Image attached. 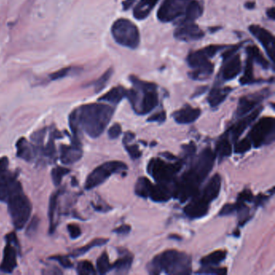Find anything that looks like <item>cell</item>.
I'll return each instance as SVG.
<instances>
[{
    "label": "cell",
    "instance_id": "cell-52",
    "mask_svg": "<svg viewBox=\"0 0 275 275\" xmlns=\"http://www.w3.org/2000/svg\"><path fill=\"white\" fill-rule=\"evenodd\" d=\"M166 111H159L158 113L151 115L147 119L148 122H157V123H163L166 120Z\"/></svg>",
    "mask_w": 275,
    "mask_h": 275
},
{
    "label": "cell",
    "instance_id": "cell-1",
    "mask_svg": "<svg viewBox=\"0 0 275 275\" xmlns=\"http://www.w3.org/2000/svg\"><path fill=\"white\" fill-rule=\"evenodd\" d=\"M114 115V108L104 103L84 104L70 115L69 124L74 136L83 131L91 138H97L105 131Z\"/></svg>",
    "mask_w": 275,
    "mask_h": 275
},
{
    "label": "cell",
    "instance_id": "cell-50",
    "mask_svg": "<svg viewBox=\"0 0 275 275\" xmlns=\"http://www.w3.org/2000/svg\"><path fill=\"white\" fill-rule=\"evenodd\" d=\"M122 132V127L119 123H114L113 125L111 126L108 129V136H109L110 139L111 140H114V139H116V138H119L120 134Z\"/></svg>",
    "mask_w": 275,
    "mask_h": 275
},
{
    "label": "cell",
    "instance_id": "cell-49",
    "mask_svg": "<svg viewBox=\"0 0 275 275\" xmlns=\"http://www.w3.org/2000/svg\"><path fill=\"white\" fill-rule=\"evenodd\" d=\"M237 212V203L234 204H231V203H227L225 206L223 207L221 210L220 211L219 216L221 217H227V216H230L233 215V213Z\"/></svg>",
    "mask_w": 275,
    "mask_h": 275
},
{
    "label": "cell",
    "instance_id": "cell-6",
    "mask_svg": "<svg viewBox=\"0 0 275 275\" xmlns=\"http://www.w3.org/2000/svg\"><path fill=\"white\" fill-rule=\"evenodd\" d=\"M111 34L119 45L136 49L140 44V33L138 27L129 20L118 19L111 27Z\"/></svg>",
    "mask_w": 275,
    "mask_h": 275
},
{
    "label": "cell",
    "instance_id": "cell-37",
    "mask_svg": "<svg viewBox=\"0 0 275 275\" xmlns=\"http://www.w3.org/2000/svg\"><path fill=\"white\" fill-rule=\"evenodd\" d=\"M253 63V61L252 58L248 56L246 63H245V70H244V75L240 79V83H241V85H247V84L254 83Z\"/></svg>",
    "mask_w": 275,
    "mask_h": 275
},
{
    "label": "cell",
    "instance_id": "cell-25",
    "mask_svg": "<svg viewBox=\"0 0 275 275\" xmlns=\"http://www.w3.org/2000/svg\"><path fill=\"white\" fill-rule=\"evenodd\" d=\"M231 87H214L208 96V102L212 107H217L225 101L231 93Z\"/></svg>",
    "mask_w": 275,
    "mask_h": 275
},
{
    "label": "cell",
    "instance_id": "cell-21",
    "mask_svg": "<svg viewBox=\"0 0 275 275\" xmlns=\"http://www.w3.org/2000/svg\"><path fill=\"white\" fill-rule=\"evenodd\" d=\"M200 115L201 110L199 108L186 105L181 109L174 112L172 116L174 121L179 124H189V123H194L199 118Z\"/></svg>",
    "mask_w": 275,
    "mask_h": 275
},
{
    "label": "cell",
    "instance_id": "cell-38",
    "mask_svg": "<svg viewBox=\"0 0 275 275\" xmlns=\"http://www.w3.org/2000/svg\"><path fill=\"white\" fill-rule=\"evenodd\" d=\"M96 267L98 273L100 274H105L112 269V264L110 262L109 257L106 252H103L97 259Z\"/></svg>",
    "mask_w": 275,
    "mask_h": 275
},
{
    "label": "cell",
    "instance_id": "cell-31",
    "mask_svg": "<svg viewBox=\"0 0 275 275\" xmlns=\"http://www.w3.org/2000/svg\"><path fill=\"white\" fill-rule=\"evenodd\" d=\"M202 13V8L198 0H193L189 5L183 18L181 19L180 22H194L195 20L199 18Z\"/></svg>",
    "mask_w": 275,
    "mask_h": 275
},
{
    "label": "cell",
    "instance_id": "cell-13",
    "mask_svg": "<svg viewBox=\"0 0 275 275\" xmlns=\"http://www.w3.org/2000/svg\"><path fill=\"white\" fill-rule=\"evenodd\" d=\"M83 150L79 136H74L70 145H61L59 149V159L64 165L74 164L83 158Z\"/></svg>",
    "mask_w": 275,
    "mask_h": 275
},
{
    "label": "cell",
    "instance_id": "cell-54",
    "mask_svg": "<svg viewBox=\"0 0 275 275\" xmlns=\"http://www.w3.org/2000/svg\"><path fill=\"white\" fill-rule=\"evenodd\" d=\"M131 231V227L127 225H123L117 229H114L113 233L118 235H127Z\"/></svg>",
    "mask_w": 275,
    "mask_h": 275
},
{
    "label": "cell",
    "instance_id": "cell-23",
    "mask_svg": "<svg viewBox=\"0 0 275 275\" xmlns=\"http://www.w3.org/2000/svg\"><path fill=\"white\" fill-rule=\"evenodd\" d=\"M221 177L220 174H216L213 178H211L205 186L204 189L199 194L211 203L218 198L219 194L221 192Z\"/></svg>",
    "mask_w": 275,
    "mask_h": 275
},
{
    "label": "cell",
    "instance_id": "cell-42",
    "mask_svg": "<svg viewBox=\"0 0 275 275\" xmlns=\"http://www.w3.org/2000/svg\"><path fill=\"white\" fill-rule=\"evenodd\" d=\"M252 147V143L249 138H245L243 140L236 143L235 146V153L236 154H245L248 152Z\"/></svg>",
    "mask_w": 275,
    "mask_h": 275
},
{
    "label": "cell",
    "instance_id": "cell-17",
    "mask_svg": "<svg viewBox=\"0 0 275 275\" xmlns=\"http://www.w3.org/2000/svg\"><path fill=\"white\" fill-rule=\"evenodd\" d=\"M225 48L223 45H209L204 49L194 51L190 53L187 57V62L189 66L192 69L203 65L205 63L209 62V59L214 57L218 52L222 50Z\"/></svg>",
    "mask_w": 275,
    "mask_h": 275
},
{
    "label": "cell",
    "instance_id": "cell-28",
    "mask_svg": "<svg viewBox=\"0 0 275 275\" xmlns=\"http://www.w3.org/2000/svg\"><path fill=\"white\" fill-rule=\"evenodd\" d=\"M58 197L59 192L53 193L51 194L49 198V233L53 234L57 228V219L56 215L57 214V209H58Z\"/></svg>",
    "mask_w": 275,
    "mask_h": 275
},
{
    "label": "cell",
    "instance_id": "cell-24",
    "mask_svg": "<svg viewBox=\"0 0 275 275\" xmlns=\"http://www.w3.org/2000/svg\"><path fill=\"white\" fill-rule=\"evenodd\" d=\"M17 156L21 160L27 162H32L35 160L36 151L33 144L27 140L26 138H21L17 141Z\"/></svg>",
    "mask_w": 275,
    "mask_h": 275
},
{
    "label": "cell",
    "instance_id": "cell-39",
    "mask_svg": "<svg viewBox=\"0 0 275 275\" xmlns=\"http://www.w3.org/2000/svg\"><path fill=\"white\" fill-rule=\"evenodd\" d=\"M70 172H71L70 169L65 168L63 166H57V167L53 168L51 171V177H52L53 184L56 186H60L63 177L65 176Z\"/></svg>",
    "mask_w": 275,
    "mask_h": 275
},
{
    "label": "cell",
    "instance_id": "cell-32",
    "mask_svg": "<svg viewBox=\"0 0 275 275\" xmlns=\"http://www.w3.org/2000/svg\"><path fill=\"white\" fill-rule=\"evenodd\" d=\"M108 241H109V240L107 238L94 239L93 241H91V242L88 243L87 245L72 251V253H71V257H81L83 255L88 253V252L93 249V248H95V247L103 246V245H106Z\"/></svg>",
    "mask_w": 275,
    "mask_h": 275
},
{
    "label": "cell",
    "instance_id": "cell-60",
    "mask_svg": "<svg viewBox=\"0 0 275 275\" xmlns=\"http://www.w3.org/2000/svg\"><path fill=\"white\" fill-rule=\"evenodd\" d=\"M254 6H255L254 3L249 2V3H248V4H246V5H245V7H246L247 9H253V8H254Z\"/></svg>",
    "mask_w": 275,
    "mask_h": 275
},
{
    "label": "cell",
    "instance_id": "cell-44",
    "mask_svg": "<svg viewBox=\"0 0 275 275\" xmlns=\"http://www.w3.org/2000/svg\"><path fill=\"white\" fill-rule=\"evenodd\" d=\"M228 273L226 268H213L212 266H203L200 271H198V273H203V274H217L224 275Z\"/></svg>",
    "mask_w": 275,
    "mask_h": 275
},
{
    "label": "cell",
    "instance_id": "cell-34",
    "mask_svg": "<svg viewBox=\"0 0 275 275\" xmlns=\"http://www.w3.org/2000/svg\"><path fill=\"white\" fill-rule=\"evenodd\" d=\"M227 253L224 250H217L206 257L201 259L200 263L202 266H213L217 265L226 258Z\"/></svg>",
    "mask_w": 275,
    "mask_h": 275
},
{
    "label": "cell",
    "instance_id": "cell-29",
    "mask_svg": "<svg viewBox=\"0 0 275 275\" xmlns=\"http://www.w3.org/2000/svg\"><path fill=\"white\" fill-rule=\"evenodd\" d=\"M214 71V65L211 61L205 63L193 69L190 72V77L197 81H205L213 75Z\"/></svg>",
    "mask_w": 275,
    "mask_h": 275
},
{
    "label": "cell",
    "instance_id": "cell-55",
    "mask_svg": "<svg viewBox=\"0 0 275 275\" xmlns=\"http://www.w3.org/2000/svg\"><path fill=\"white\" fill-rule=\"evenodd\" d=\"M134 138H135V134L132 133L131 131L126 132L123 138V145L128 144L131 141L133 140Z\"/></svg>",
    "mask_w": 275,
    "mask_h": 275
},
{
    "label": "cell",
    "instance_id": "cell-8",
    "mask_svg": "<svg viewBox=\"0 0 275 275\" xmlns=\"http://www.w3.org/2000/svg\"><path fill=\"white\" fill-rule=\"evenodd\" d=\"M182 166V161L168 163L162 159L152 158L149 162L147 171L158 183H173Z\"/></svg>",
    "mask_w": 275,
    "mask_h": 275
},
{
    "label": "cell",
    "instance_id": "cell-10",
    "mask_svg": "<svg viewBox=\"0 0 275 275\" xmlns=\"http://www.w3.org/2000/svg\"><path fill=\"white\" fill-rule=\"evenodd\" d=\"M18 174L9 170L8 157L0 158V201L6 202L11 194L21 188L22 185L18 180Z\"/></svg>",
    "mask_w": 275,
    "mask_h": 275
},
{
    "label": "cell",
    "instance_id": "cell-36",
    "mask_svg": "<svg viewBox=\"0 0 275 275\" xmlns=\"http://www.w3.org/2000/svg\"><path fill=\"white\" fill-rule=\"evenodd\" d=\"M231 154H232V146H231L230 142L226 138L221 139L217 145V149H216V153H215L216 158L221 161L224 158L231 156Z\"/></svg>",
    "mask_w": 275,
    "mask_h": 275
},
{
    "label": "cell",
    "instance_id": "cell-11",
    "mask_svg": "<svg viewBox=\"0 0 275 275\" xmlns=\"http://www.w3.org/2000/svg\"><path fill=\"white\" fill-rule=\"evenodd\" d=\"M193 0H164L158 11L161 22L170 23L183 18L189 5Z\"/></svg>",
    "mask_w": 275,
    "mask_h": 275
},
{
    "label": "cell",
    "instance_id": "cell-59",
    "mask_svg": "<svg viewBox=\"0 0 275 275\" xmlns=\"http://www.w3.org/2000/svg\"><path fill=\"white\" fill-rule=\"evenodd\" d=\"M162 155L164 157V158L169 159V160H178L176 157L174 156L173 154H170V153H164V154H162Z\"/></svg>",
    "mask_w": 275,
    "mask_h": 275
},
{
    "label": "cell",
    "instance_id": "cell-20",
    "mask_svg": "<svg viewBox=\"0 0 275 275\" xmlns=\"http://www.w3.org/2000/svg\"><path fill=\"white\" fill-rule=\"evenodd\" d=\"M262 109L263 107H257L256 109L251 111L249 115L247 114L246 116H244L242 119L233 126V127L230 129V132L233 141L238 140V138L242 135L243 132L248 128L251 123L258 117V115H260Z\"/></svg>",
    "mask_w": 275,
    "mask_h": 275
},
{
    "label": "cell",
    "instance_id": "cell-51",
    "mask_svg": "<svg viewBox=\"0 0 275 275\" xmlns=\"http://www.w3.org/2000/svg\"><path fill=\"white\" fill-rule=\"evenodd\" d=\"M67 230L72 239L79 238L82 234V230L80 227L76 224H70L67 225Z\"/></svg>",
    "mask_w": 275,
    "mask_h": 275
},
{
    "label": "cell",
    "instance_id": "cell-43",
    "mask_svg": "<svg viewBox=\"0 0 275 275\" xmlns=\"http://www.w3.org/2000/svg\"><path fill=\"white\" fill-rule=\"evenodd\" d=\"M124 147H125L126 151H127V154L132 160H135V159H138V158L142 157V153L138 145L125 144Z\"/></svg>",
    "mask_w": 275,
    "mask_h": 275
},
{
    "label": "cell",
    "instance_id": "cell-48",
    "mask_svg": "<svg viewBox=\"0 0 275 275\" xmlns=\"http://www.w3.org/2000/svg\"><path fill=\"white\" fill-rule=\"evenodd\" d=\"M50 260H54V261H57V262L61 265V266L64 267L65 269H69L71 267H73V264L71 262V260H70L69 257H66V256H61V255H57V256H54V257H49Z\"/></svg>",
    "mask_w": 275,
    "mask_h": 275
},
{
    "label": "cell",
    "instance_id": "cell-18",
    "mask_svg": "<svg viewBox=\"0 0 275 275\" xmlns=\"http://www.w3.org/2000/svg\"><path fill=\"white\" fill-rule=\"evenodd\" d=\"M210 202L201 196L200 194H195L188 204L183 209L185 215L190 219H199L209 213Z\"/></svg>",
    "mask_w": 275,
    "mask_h": 275
},
{
    "label": "cell",
    "instance_id": "cell-45",
    "mask_svg": "<svg viewBox=\"0 0 275 275\" xmlns=\"http://www.w3.org/2000/svg\"><path fill=\"white\" fill-rule=\"evenodd\" d=\"M72 71H73L72 67H65V68H63V69L60 70V71L49 75V79L51 80H53V81L63 79V78L68 76L72 72Z\"/></svg>",
    "mask_w": 275,
    "mask_h": 275
},
{
    "label": "cell",
    "instance_id": "cell-30",
    "mask_svg": "<svg viewBox=\"0 0 275 275\" xmlns=\"http://www.w3.org/2000/svg\"><path fill=\"white\" fill-rule=\"evenodd\" d=\"M132 261H133L132 255L129 254L127 252L125 254L122 255L121 257H119L114 264H112V269H115L117 273L126 274L131 269Z\"/></svg>",
    "mask_w": 275,
    "mask_h": 275
},
{
    "label": "cell",
    "instance_id": "cell-26",
    "mask_svg": "<svg viewBox=\"0 0 275 275\" xmlns=\"http://www.w3.org/2000/svg\"><path fill=\"white\" fill-rule=\"evenodd\" d=\"M158 2V0H140L134 8V17L139 21L148 17Z\"/></svg>",
    "mask_w": 275,
    "mask_h": 275
},
{
    "label": "cell",
    "instance_id": "cell-33",
    "mask_svg": "<svg viewBox=\"0 0 275 275\" xmlns=\"http://www.w3.org/2000/svg\"><path fill=\"white\" fill-rule=\"evenodd\" d=\"M153 183L151 181L146 177L139 178L135 185V194L142 198H147L150 195V190L152 187Z\"/></svg>",
    "mask_w": 275,
    "mask_h": 275
},
{
    "label": "cell",
    "instance_id": "cell-53",
    "mask_svg": "<svg viewBox=\"0 0 275 275\" xmlns=\"http://www.w3.org/2000/svg\"><path fill=\"white\" fill-rule=\"evenodd\" d=\"M253 195L249 190H245L239 194L237 201L241 202H252L253 200Z\"/></svg>",
    "mask_w": 275,
    "mask_h": 275
},
{
    "label": "cell",
    "instance_id": "cell-9",
    "mask_svg": "<svg viewBox=\"0 0 275 275\" xmlns=\"http://www.w3.org/2000/svg\"><path fill=\"white\" fill-rule=\"evenodd\" d=\"M275 119L273 117H264L259 119L249 131L252 146L259 148L263 145L270 144L274 140Z\"/></svg>",
    "mask_w": 275,
    "mask_h": 275
},
{
    "label": "cell",
    "instance_id": "cell-4",
    "mask_svg": "<svg viewBox=\"0 0 275 275\" xmlns=\"http://www.w3.org/2000/svg\"><path fill=\"white\" fill-rule=\"evenodd\" d=\"M133 89L127 91V98L134 111L139 115H146L158 105L157 86L154 83L142 81L138 78L130 77Z\"/></svg>",
    "mask_w": 275,
    "mask_h": 275
},
{
    "label": "cell",
    "instance_id": "cell-5",
    "mask_svg": "<svg viewBox=\"0 0 275 275\" xmlns=\"http://www.w3.org/2000/svg\"><path fill=\"white\" fill-rule=\"evenodd\" d=\"M6 202L15 229L17 230L24 229L32 215L33 205L25 194L23 186L11 194Z\"/></svg>",
    "mask_w": 275,
    "mask_h": 275
},
{
    "label": "cell",
    "instance_id": "cell-14",
    "mask_svg": "<svg viewBox=\"0 0 275 275\" xmlns=\"http://www.w3.org/2000/svg\"><path fill=\"white\" fill-rule=\"evenodd\" d=\"M204 37L203 31L194 22H181L174 31V37L178 41H194Z\"/></svg>",
    "mask_w": 275,
    "mask_h": 275
},
{
    "label": "cell",
    "instance_id": "cell-3",
    "mask_svg": "<svg viewBox=\"0 0 275 275\" xmlns=\"http://www.w3.org/2000/svg\"><path fill=\"white\" fill-rule=\"evenodd\" d=\"M191 257L175 249H168L157 255L149 263L146 269L150 274L164 273L170 275H186L191 273Z\"/></svg>",
    "mask_w": 275,
    "mask_h": 275
},
{
    "label": "cell",
    "instance_id": "cell-58",
    "mask_svg": "<svg viewBox=\"0 0 275 275\" xmlns=\"http://www.w3.org/2000/svg\"><path fill=\"white\" fill-rule=\"evenodd\" d=\"M134 1H135V0H125L123 4L124 10L129 9L130 7H131V5H132V4H133Z\"/></svg>",
    "mask_w": 275,
    "mask_h": 275
},
{
    "label": "cell",
    "instance_id": "cell-16",
    "mask_svg": "<svg viewBox=\"0 0 275 275\" xmlns=\"http://www.w3.org/2000/svg\"><path fill=\"white\" fill-rule=\"evenodd\" d=\"M251 34L257 39L259 43L269 55V59L273 61L274 60V37L269 31L259 25H251L249 28Z\"/></svg>",
    "mask_w": 275,
    "mask_h": 275
},
{
    "label": "cell",
    "instance_id": "cell-7",
    "mask_svg": "<svg viewBox=\"0 0 275 275\" xmlns=\"http://www.w3.org/2000/svg\"><path fill=\"white\" fill-rule=\"evenodd\" d=\"M127 165L119 161H110L98 166L87 176L85 182V189L87 190L97 187L103 184L111 175L125 172Z\"/></svg>",
    "mask_w": 275,
    "mask_h": 275
},
{
    "label": "cell",
    "instance_id": "cell-15",
    "mask_svg": "<svg viewBox=\"0 0 275 275\" xmlns=\"http://www.w3.org/2000/svg\"><path fill=\"white\" fill-rule=\"evenodd\" d=\"M267 95H268V91L265 90V91H259L257 93L251 94V95L241 97L239 100L238 106L236 111L237 117H243L253 111V109L263 101V99H265Z\"/></svg>",
    "mask_w": 275,
    "mask_h": 275
},
{
    "label": "cell",
    "instance_id": "cell-47",
    "mask_svg": "<svg viewBox=\"0 0 275 275\" xmlns=\"http://www.w3.org/2000/svg\"><path fill=\"white\" fill-rule=\"evenodd\" d=\"M39 223H40V220L37 216H35L32 221L29 223V225L27 227L26 234L29 237H32L35 233H37V229H38Z\"/></svg>",
    "mask_w": 275,
    "mask_h": 275
},
{
    "label": "cell",
    "instance_id": "cell-2",
    "mask_svg": "<svg viewBox=\"0 0 275 275\" xmlns=\"http://www.w3.org/2000/svg\"><path fill=\"white\" fill-rule=\"evenodd\" d=\"M216 158L212 149L202 150L190 168L175 184L174 198L179 199L181 202H185L198 194L202 182L213 170Z\"/></svg>",
    "mask_w": 275,
    "mask_h": 275
},
{
    "label": "cell",
    "instance_id": "cell-40",
    "mask_svg": "<svg viewBox=\"0 0 275 275\" xmlns=\"http://www.w3.org/2000/svg\"><path fill=\"white\" fill-rule=\"evenodd\" d=\"M77 273L80 275H94L96 274L97 272L91 261H82L78 264Z\"/></svg>",
    "mask_w": 275,
    "mask_h": 275
},
{
    "label": "cell",
    "instance_id": "cell-56",
    "mask_svg": "<svg viewBox=\"0 0 275 275\" xmlns=\"http://www.w3.org/2000/svg\"><path fill=\"white\" fill-rule=\"evenodd\" d=\"M267 198H268V197L265 196V195H263V194L261 195H261H259V196H257V198H256L255 203H256L257 206L262 204L263 202H265Z\"/></svg>",
    "mask_w": 275,
    "mask_h": 275
},
{
    "label": "cell",
    "instance_id": "cell-57",
    "mask_svg": "<svg viewBox=\"0 0 275 275\" xmlns=\"http://www.w3.org/2000/svg\"><path fill=\"white\" fill-rule=\"evenodd\" d=\"M266 14L271 20H274V8H271L269 10H267Z\"/></svg>",
    "mask_w": 275,
    "mask_h": 275
},
{
    "label": "cell",
    "instance_id": "cell-41",
    "mask_svg": "<svg viewBox=\"0 0 275 275\" xmlns=\"http://www.w3.org/2000/svg\"><path fill=\"white\" fill-rule=\"evenodd\" d=\"M111 75H112V70L109 69L106 71L105 73L103 74L97 81L95 82L94 86H95V91L96 93L100 92L106 87L111 79Z\"/></svg>",
    "mask_w": 275,
    "mask_h": 275
},
{
    "label": "cell",
    "instance_id": "cell-12",
    "mask_svg": "<svg viewBox=\"0 0 275 275\" xmlns=\"http://www.w3.org/2000/svg\"><path fill=\"white\" fill-rule=\"evenodd\" d=\"M5 240L6 245L3 253L2 262L0 264V271L3 273H12L18 265L17 257L20 253V245L14 232L7 235Z\"/></svg>",
    "mask_w": 275,
    "mask_h": 275
},
{
    "label": "cell",
    "instance_id": "cell-19",
    "mask_svg": "<svg viewBox=\"0 0 275 275\" xmlns=\"http://www.w3.org/2000/svg\"><path fill=\"white\" fill-rule=\"evenodd\" d=\"M170 184L171 183L153 184L149 198L156 202H165L170 200V198L174 197V189H175V186L172 188Z\"/></svg>",
    "mask_w": 275,
    "mask_h": 275
},
{
    "label": "cell",
    "instance_id": "cell-46",
    "mask_svg": "<svg viewBox=\"0 0 275 275\" xmlns=\"http://www.w3.org/2000/svg\"><path fill=\"white\" fill-rule=\"evenodd\" d=\"M182 149H183V153H184L185 159L186 160H190V158L192 159L195 152H196V146L194 142H190V144L185 145L182 146Z\"/></svg>",
    "mask_w": 275,
    "mask_h": 275
},
{
    "label": "cell",
    "instance_id": "cell-22",
    "mask_svg": "<svg viewBox=\"0 0 275 275\" xmlns=\"http://www.w3.org/2000/svg\"><path fill=\"white\" fill-rule=\"evenodd\" d=\"M227 60L228 61L222 71V77L225 81H229L240 75L242 70V64L239 55H233Z\"/></svg>",
    "mask_w": 275,
    "mask_h": 275
},
{
    "label": "cell",
    "instance_id": "cell-27",
    "mask_svg": "<svg viewBox=\"0 0 275 275\" xmlns=\"http://www.w3.org/2000/svg\"><path fill=\"white\" fill-rule=\"evenodd\" d=\"M127 90L121 86H119V87H113L108 92L104 94L103 96L99 98V101L107 102L111 104H118L124 98H127Z\"/></svg>",
    "mask_w": 275,
    "mask_h": 275
},
{
    "label": "cell",
    "instance_id": "cell-35",
    "mask_svg": "<svg viewBox=\"0 0 275 275\" xmlns=\"http://www.w3.org/2000/svg\"><path fill=\"white\" fill-rule=\"evenodd\" d=\"M248 56L250 57L253 61H256L263 69H268L269 66V61L261 54V51L256 46H249L246 49Z\"/></svg>",
    "mask_w": 275,
    "mask_h": 275
}]
</instances>
